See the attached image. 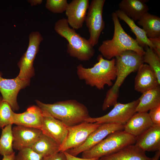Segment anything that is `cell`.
Masks as SVG:
<instances>
[{
  "mask_svg": "<svg viewBox=\"0 0 160 160\" xmlns=\"http://www.w3.org/2000/svg\"><path fill=\"white\" fill-rule=\"evenodd\" d=\"M116 69V81L107 91L102 105L105 111L117 103L119 89L125 79L130 73L137 71L144 63L143 55L132 50H127L115 57Z\"/></svg>",
  "mask_w": 160,
  "mask_h": 160,
  "instance_id": "obj_1",
  "label": "cell"
},
{
  "mask_svg": "<svg viewBox=\"0 0 160 160\" xmlns=\"http://www.w3.org/2000/svg\"><path fill=\"white\" fill-rule=\"evenodd\" d=\"M37 106L44 111L63 122L67 127L75 126L90 117L88 110L84 104L74 99L47 104L36 100Z\"/></svg>",
  "mask_w": 160,
  "mask_h": 160,
  "instance_id": "obj_2",
  "label": "cell"
},
{
  "mask_svg": "<svg viewBox=\"0 0 160 160\" xmlns=\"http://www.w3.org/2000/svg\"><path fill=\"white\" fill-rule=\"evenodd\" d=\"M97 60L98 62L90 68L79 64L77 67L76 73L79 79L84 81L87 85L101 90L105 85L112 86L113 81L116 79L115 59H105L100 55Z\"/></svg>",
  "mask_w": 160,
  "mask_h": 160,
  "instance_id": "obj_3",
  "label": "cell"
},
{
  "mask_svg": "<svg viewBox=\"0 0 160 160\" xmlns=\"http://www.w3.org/2000/svg\"><path fill=\"white\" fill-rule=\"evenodd\" d=\"M114 25V32L111 39L104 41L98 48L103 57L111 60L127 50H132L143 55L145 50L135 39L124 31L115 12L111 14Z\"/></svg>",
  "mask_w": 160,
  "mask_h": 160,
  "instance_id": "obj_4",
  "label": "cell"
},
{
  "mask_svg": "<svg viewBox=\"0 0 160 160\" xmlns=\"http://www.w3.org/2000/svg\"><path fill=\"white\" fill-rule=\"evenodd\" d=\"M54 29L67 41V52L70 56L81 61H88L95 54V50L88 40L71 28L67 19L62 18L55 23Z\"/></svg>",
  "mask_w": 160,
  "mask_h": 160,
  "instance_id": "obj_5",
  "label": "cell"
},
{
  "mask_svg": "<svg viewBox=\"0 0 160 160\" xmlns=\"http://www.w3.org/2000/svg\"><path fill=\"white\" fill-rule=\"evenodd\" d=\"M136 137L124 130L113 132L99 143L82 153L83 158H99L114 153L125 147L135 144Z\"/></svg>",
  "mask_w": 160,
  "mask_h": 160,
  "instance_id": "obj_6",
  "label": "cell"
},
{
  "mask_svg": "<svg viewBox=\"0 0 160 160\" xmlns=\"http://www.w3.org/2000/svg\"><path fill=\"white\" fill-rule=\"evenodd\" d=\"M105 0H92L89 4L85 21L89 33L88 39L94 47L98 42L100 34L105 28L103 12Z\"/></svg>",
  "mask_w": 160,
  "mask_h": 160,
  "instance_id": "obj_7",
  "label": "cell"
},
{
  "mask_svg": "<svg viewBox=\"0 0 160 160\" xmlns=\"http://www.w3.org/2000/svg\"><path fill=\"white\" fill-rule=\"evenodd\" d=\"M28 48L23 55L17 65L20 72L17 77L24 80H30L35 74L34 61L39 52V45L43 38L38 32H33L29 35Z\"/></svg>",
  "mask_w": 160,
  "mask_h": 160,
  "instance_id": "obj_8",
  "label": "cell"
},
{
  "mask_svg": "<svg viewBox=\"0 0 160 160\" xmlns=\"http://www.w3.org/2000/svg\"><path fill=\"white\" fill-rule=\"evenodd\" d=\"M139 102L138 99L125 104L117 103L106 114L98 117H90L85 122L99 124L115 123L124 125L136 112V108Z\"/></svg>",
  "mask_w": 160,
  "mask_h": 160,
  "instance_id": "obj_9",
  "label": "cell"
},
{
  "mask_svg": "<svg viewBox=\"0 0 160 160\" xmlns=\"http://www.w3.org/2000/svg\"><path fill=\"white\" fill-rule=\"evenodd\" d=\"M101 124L85 121L75 126L67 127V135L64 142L60 146V151H66L81 145Z\"/></svg>",
  "mask_w": 160,
  "mask_h": 160,
  "instance_id": "obj_10",
  "label": "cell"
},
{
  "mask_svg": "<svg viewBox=\"0 0 160 160\" xmlns=\"http://www.w3.org/2000/svg\"><path fill=\"white\" fill-rule=\"evenodd\" d=\"M124 125L115 123L101 124L89 136L86 141L81 145L69 150L68 153L76 156L81 153L96 145L108 135L114 132L124 130Z\"/></svg>",
  "mask_w": 160,
  "mask_h": 160,
  "instance_id": "obj_11",
  "label": "cell"
},
{
  "mask_svg": "<svg viewBox=\"0 0 160 160\" xmlns=\"http://www.w3.org/2000/svg\"><path fill=\"white\" fill-rule=\"evenodd\" d=\"M2 76L0 72V92L2 98L10 105L13 111H17L19 109L17 100L18 93L29 84L30 80H23L17 76L7 79Z\"/></svg>",
  "mask_w": 160,
  "mask_h": 160,
  "instance_id": "obj_12",
  "label": "cell"
},
{
  "mask_svg": "<svg viewBox=\"0 0 160 160\" xmlns=\"http://www.w3.org/2000/svg\"><path fill=\"white\" fill-rule=\"evenodd\" d=\"M13 148L19 151L30 148L42 133L40 129L16 125L12 128Z\"/></svg>",
  "mask_w": 160,
  "mask_h": 160,
  "instance_id": "obj_13",
  "label": "cell"
},
{
  "mask_svg": "<svg viewBox=\"0 0 160 160\" xmlns=\"http://www.w3.org/2000/svg\"><path fill=\"white\" fill-rule=\"evenodd\" d=\"M42 111L44 119L41 129L42 132L52 138L61 146L64 142L67 135V127L47 112Z\"/></svg>",
  "mask_w": 160,
  "mask_h": 160,
  "instance_id": "obj_14",
  "label": "cell"
},
{
  "mask_svg": "<svg viewBox=\"0 0 160 160\" xmlns=\"http://www.w3.org/2000/svg\"><path fill=\"white\" fill-rule=\"evenodd\" d=\"M89 5L88 0H73L68 4L65 14L72 28L75 30L82 27Z\"/></svg>",
  "mask_w": 160,
  "mask_h": 160,
  "instance_id": "obj_15",
  "label": "cell"
},
{
  "mask_svg": "<svg viewBox=\"0 0 160 160\" xmlns=\"http://www.w3.org/2000/svg\"><path fill=\"white\" fill-rule=\"evenodd\" d=\"M43 119L42 110L38 106L33 105L28 107L23 113H15L13 124L41 129Z\"/></svg>",
  "mask_w": 160,
  "mask_h": 160,
  "instance_id": "obj_16",
  "label": "cell"
},
{
  "mask_svg": "<svg viewBox=\"0 0 160 160\" xmlns=\"http://www.w3.org/2000/svg\"><path fill=\"white\" fill-rule=\"evenodd\" d=\"M135 145L145 152L160 151V125L154 124L136 137Z\"/></svg>",
  "mask_w": 160,
  "mask_h": 160,
  "instance_id": "obj_17",
  "label": "cell"
},
{
  "mask_svg": "<svg viewBox=\"0 0 160 160\" xmlns=\"http://www.w3.org/2000/svg\"><path fill=\"white\" fill-rule=\"evenodd\" d=\"M137 71L134 85L136 91L143 93L160 86L155 73L148 65L142 64Z\"/></svg>",
  "mask_w": 160,
  "mask_h": 160,
  "instance_id": "obj_18",
  "label": "cell"
},
{
  "mask_svg": "<svg viewBox=\"0 0 160 160\" xmlns=\"http://www.w3.org/2000/svg\"><path fill=\"white\" fill-rule=\"evenodd\" d=\"M154 124L147 112H136L124 125V130L137 137Z\"/></svg>",
  "mask_w": 160,
  "mask_h": 160,
  "instance_id": "obj_19",
  "label": "cell"
},
{
  "mask_svg": "<svg viewBox=\"0 0 160 160\" xmlns=\"http://www.w3.org/2000/svg\"><path fill=\"white\" fill-rule=\"evenodd\" d=\"M98 160H152L145 152L135 144L127 145L114 153L100 158Z\"/></svg>",
  "mask_w": 160,
  "mask_h": 160,
  "instance_id": "obj_20",
  "label": "cell"
},
{
  "mask_svg": "<svg viewBox=\"0 0 160 160\" xmlns=\"http://www.w3.org/2000/svg\"><path fill=\"white\" fill-rule=\"evenodd\" d=\"M145 0H122L119 4V9L135 21L138 20L149 9Z\"/></svg>",
  "mask_w": 160,
  "mask_h": 160,
  "instance_id": "obj_21",
  "label": "cell"
},
{
  "mask_svg": "<svg viewBox=\"0 0 160 160\" xmlns=\"http://www.w3.org/2000/svg\"><path fill=\"white\" fill-rule=\"evenodd\" d=\"M60 147L53 139L42 132L30 148L44 157L60 151Z\"/></svg>",
  "mask_w": 160,
  "mask_h": 160,
  "instance_id": "obj_22",
  "label": "cell"
},
{
  "mask_svg": "<svg viewBox=\"0 0 160 160\" xmlns=\"http://www.w3.org/2000/svg\"><path fill=\"white\" fill-rule=\"evenodd\" d=\"M138 99L139 102L136 108V112H147L160 105V86L148 90L143 93Z\"/></svg>",
  "mask_w": 160,
  "mask_h": 160,
  "instance_id": "obj_23",
  "label": "cell"
},
{
  "mask_svg": "<svg viewBox=\"0 0 160 160\" xmlns=\"http://www.w3.org/2000/svg\"><path fill=\"white\" fill-rule=\"evenodd\" d=\"M115 12L118 18L124 21L129 27L131 31L135 36V40L140 46L143 48L148 46L154 49V47L153 44L142 28L138 27L135 24L134 21L119 9Z\"/></svg>",
  "mask_w": 160,
  "mask_h": 160,
  "instance_id": "obj_24",
  "label": "cell"
},
{
  "mask_svg": "<svg viewBox=\"0 0 160 160\" xmlns=\"http://www.w3.org/2000/svg\"><path fill=\"white\" fill-rule=\"evenodd\" d=\"M138 24L143 27L148 38L160 37V18L148 12L138 20Z\"/></svg>",
  "mask_w": 160,
  "mask_h": 160,
  "instance_id": "obj_25",
  "label": "cell"
},
{
  "mask_svg": "<svg viewBox=\"0 0 160 160\" xmlns=\"http://www.w3.org/2000/svg\"><path fill=\"white\" fill-rule=\"evenodd\" d=\"M12 125H9L2 129L0 138V154L3 156L14 152L13 148Z\"/></svg>",
  "mask_w": 160,
  "mask_h": 160,
  "instance_id": "obj_26",
  "label": "cell"
},
{
  "mask_svg": "<svg viewBox=\"0 0 160 160\" xmlns=\"http://www.w3.org/2000/svg\"><path fill=\"white\" fill-rule=\"evenodd\" d=\"M143 60L144 63L148 64L154 72L160 84V57L152 49L147 46L143 55Z\"/></svg>",
  "mask_w": 160,
  "mask_h": 160,
  "instance_id": "obj_27",
  "label": "cell"
},
{
  "mask_svg": "<svg viewBox=\"0 0 160 160\" xmlns=\"http://www.w3.org/2000/svg\"><path fill=\"white\" fill-rule=\"evenodd\" d=\"M14 113L10 105L0 97V128L13 124Z\"/></svg>",
  "mask_w": 160,
  "mask_h": 160,
  "instance_id": "obj_28",
  "label": "cell"
},
{
  "mask_svg": "<svg viewBox=\"0 0 160 160\" xmlns=\"http://www.w3.org/2000/svg\"><path fill=\"white\" fill-rule=\"evenodd\" d=\"M68 4L66 0H47L46 7L54 13H61L65 11Z\"/></svg>",
  "mask_w": 160,
  "mask_h": 160,
  "instance_id": "obj_29",
  "label": "cell"
},
{
  "mask_svg": "<svg viewBox=\"0 0 160 160\" xmlns=\"http://www.w3.org/2000/svg\"><path fill=\"white\" fill-rule=\"evenodd\" d=\"M43 156L36 153L31 148H26L19 151L15 160H42Z\"/></svg>",
  "mask_w": 160,
  "mask_h": 160,
  "instance_id": "obj_30",
  "label": "cell"
},
{
  "mask_svg": "<svg viewBox=\"0 0 160 160\" xmlns=\"http://www.w3.org/2000/svg\"><path fill=\"white\" fill-rule=\"evenodd\" d=\"M148 113L154 124L160 125V105L150 110Z\"/></svg>",
  "mask_w": 160,
  "mask_h": 160,
  "instance_id": "obj_31",
  "label": "cell"
},
{
  "mask_svg": "<svg viewBox=\"0 0 160 160\" xmlns=\"http://www.w3.org/2000/svg\"><path fill=\"white\" fill-rule=\"evenodd\" d=\"M42 160H68L64 152L60 151L53 155L43 157Z\"/></svg>",
  "mask_w": 160,
  "mask_h": 160,
  "instance_id": "obj_32",
  "label": "cell"
},
{
  "mask_svg": "<svg viewBox=\"0 0 160 160\" xmlns=\"http://www.w3.org/2000/svg\"><path fill=\"white\" fill-rule=\"evenodd\" d=\"M153 44L154 51L160 57V37L149 38Z\"/></svg>",
  "mask_w": 160,
  "mask_h": 160,
  "instance_id": "obj_33",
  "label": "cell"
},
{
  "mask_svg": "<svg viewBox=\"0 0 160 160\" xmlns=\"http://www.w3.org/2000/svg\"><path fill=\"white\" fill-rule=\"evenodd\" d=\"M68 160H98L99 159L98 158H79L77 156H73L69 153L67 151L64 152Z\"/></svg>",
  "mask_w": 160,
  "mask_h": 160,
  "instance_id": "obj_34",
  "label": "cell"
},
{
  "mask_svg": "<svg viewBox=\"0 0 160 160\" xmlns=\"http://www.w3.org/2000/svg\"><path fill=\"white\" fill-rule=\"evenodd\" d=\"M15 153L14 152L10 155L3 156L1 160H15Z\"/></svg>",
  "mask_w": 160,
  "mask_h": 160,
  "instance_id": "obj_35",
  "label": "cell"
},
{
  "mask_svg": "<svg viewBox=\"0 0 160 160\" xmlns=\"http://www.w3.org/2000/svg\"><path fill=\"white\" fill-rule=\"evenodd\" d=\"M28 1L30 3L32 6L36 5L37 4H41L42 2V0H28Z\"/></svg>",
  "mask_w": 160,
  "mask_h": 160,
  "instance_id": "obj_36",
  "label": "cell"
},
{
  "mask_svg": "<svg viewBox=\"0 0 160 160\" xmlns=\"http://www.w3.org/2000/svg\"><path fill=\"white\" fill-rule=\"evenodd\" d=\"M160 151L156 152L154 156L152 158V160H159L160 157Z\"/></svg>",
  "mask_w": 160,
  "mask_h": 160,
  "instance_id": "obj_37",
  "label": "cell"
}]
</instances>
